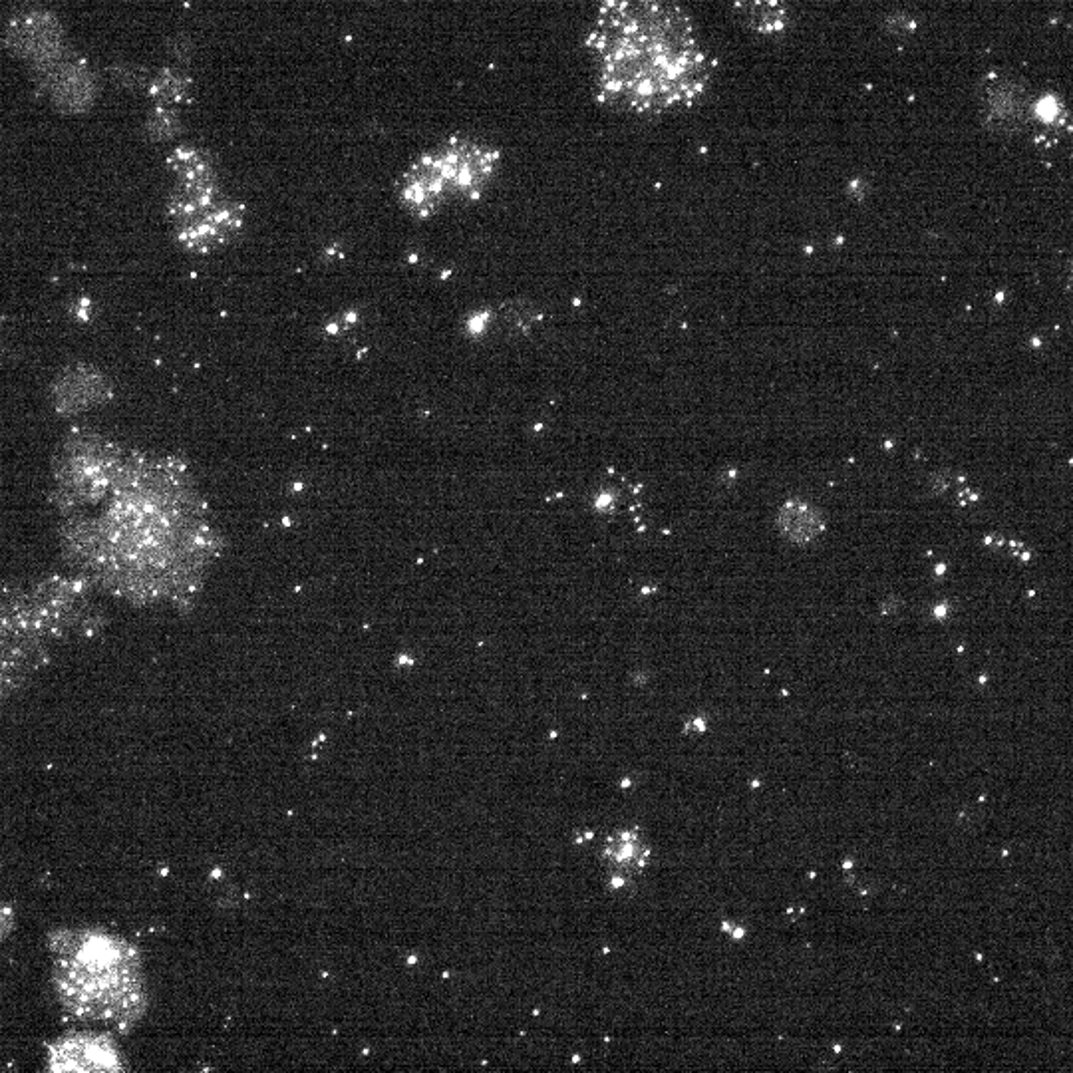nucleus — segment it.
<instances>
[{
  "mask_svg": "<svg viewBox=\"0 0 1073 1073\" xmlns=\"http://www.w3.org/2000/svg\"><path fill=\"white\" fill-rule=\"evenodd\" d=\"M785 913H787L789 917H793V915H795V905H789V907L785 909Z\"/></svg>",
  "mask_w": 1073,
  "mask_h": 1073,
  "instance_id": "nucleus-32",
  "label": "nucleus"
},
{
  "mask_svg": "<svg viewBox=\"0 0 1073 1073\" xmlns=\"http://www.w3.org/2000/svg\"><path fill=\"white\" fill-rule=\"evenodd\" d=\"M855 865H857V861H855L853 857H845V859L841 861V871L849 873V871H853V869H855Z\"/></svg>",
  "mask_w": 1073,
  "mask_h": 1073,
  "instance_id": "nucleus-23",
  "label": "nucleus"
},
{
  "mask_svg": "<svg viewBox=\"0 0 1073 1073\" xmlns=\"http://www.w3.org/2000/svg\"><path fill=\"white\" fill-rule=\"evenodd\" d=\"M38 74H42L44 86H48V92L58 108L66 112H80L86 108V102H90V82L86 70L72 62H66L64 56H60L56 62H52Z\"/></svg>",
  "mask_w": 1073,
  "mask_h": 1073,
  "instance_id": "nucleus-9",
  "label": "nucleus"
},
{
  "mask_svg": "<svg viewBox=\"0 0 1073 1073\" xmlns=\"http://www.w3.org/2000/svg\"><path fill=\"white\" fill-rule=\"evenodd\" d=\"M982 118L984 124L1002 134L1022 132L1030 124L1032 100L1026 86L1014 80H986L982 86Z\"/></svg>",
  "mask_w": 1073,
  "mask_h": 1073,
  "instance_id": "nucleus-8",
  "label": "nucleus"
},
{
  "mask_svg": "<svg viewBox=\"0 0 1073 1073\" xmlns=\"http://www.w3.org/2000/svg\"><path fill=\"white\" fill-rule=\"evenodd\" d=\"M734 12L748 30L762 36L781 34L789 22L785 0H736Z\"/></svg>",
  "mask_w": 1073,
  "mask_h": 1073,
  "instance_id": "nucleus-11",
  "label": "nucleus"
},
{
  "mask_svg": "<svg viewBox=\"0 0 1073 1073\" xmlns=\"http://www.w3.org/2000/svg\"><path fill=\"white\" fill-rule=\"evenodd\" d=\"M807 879H809V881H815V879H817V873H815V871H809V873H807Z\"/></svg>",
  "mask_w": 1073,
  "mask_h": 1073,
  "instance_id": "nucleus-35",
  "label": "nucleus"
},
{
  "mask_svg": "<svg viewBox=\"0 0 1073 1073\" xmlns=\"http://www.w3.org/2000/svg\"><path fill=\"white\" fill-rule=\"evenodd\" d=\"M1000 855H1002V859H1008V857H1010V851H1008V849H1002Z\"/></svg>",
  "mask_w": 1073,
  "mask_h": 1073,
  "instance_id": "nucleus-37",
  "label": "nucleus"
},
{
  "mask_svg": "<svg viewBox=\"0 0 1073 1073\" xmlns=\"http://www.w3.org/2000/svg\"><path fill=\"white\" fill-rule=\"evenodd\" d=\"M734 924H736L734 920L722 919V922H720V930H722L724 934H730V930L734 928Z\"/></svg>",
  "mask_w": 1073,
  "mask_h": 1073,
  "instance_id": "nucleus-25",
  "label": "nucleus"
},
{
  "mask_svg": "<svg viewBox=\"0 0 1073 1073\" xmlns=\"http://www.w3.org/2000/svg\"><path fill=\"white\" fill-rule=\"evenodd\" d=\"M531 1014H533V1018H539V1016H541V1010H539V1008H535V1010H533Z\"/></svg>",
  "mask_w": 1073,
  "mask_h": 1073,
  "instance_id": "nucleus-41",
  "label": "nucleus"
},
{
  "mask_svg": "<svg viewBox=\"0 0 1073 1073\" xmlns=\"http://www.w3.org/2000/svg\"><path fill=\"white\" fill-rule=\"evenodd\" d=\"M893 1028H895V1032H897V1034H899V1032H901V1030H903V1024H901V1022H897V1024H895V1026H893Z\"/></svg>",
  "mask_w": 1073,
  "mask_h": 1073,
  "instance_id": "nucleus-38",
  "label": "nucleus"
},
{
  "mask_svg": "<svg viewBox=\"0 0 1073 1073\" xmlns=\"http://www.w3.org/2000/svg\"><path fill=\"white\" fill-rule=\"evenodd\" d=\"M857 895H859V897H867V895H869V887H861V889H857Z\"/></svg>",
  "mask_w": 1073,
  "mask_h": 1073,
  "instance_id": "nucleus-30",
  "label": "nucleus"
},
{
  "mask_svg": "<svg viewBox=\"0 0 1073 1073\" xmlns=\"http://www.w3.org/2000/svg\"><path fill=\"white\" fill-rule=\"evenodd\" d=\"M64 517L74 575L138 607L185 609L221 555V535L187 465L126 450L106 489Z\"/></svg>",
  "mask_w": 1073,
  "mask_h": 1073,
  "instance_id": "nucleus-1",
  "label": "nucleus"
},
{
  "mask_svg": "<svg viewBox=\"0 0 1073 1073\" xmlns=\"http://www.w3.org/2000/svg\"><path fill=\"white\" fill-rule=\"evenodd\" d=\"M503 152L481 138L452 134L424 150L396 181L398 205L416 221L481 201L495 185Z\"/></svg>",
  "mask_w": 1073,
  "mask_h": 1073,
  "instance_id": "nucleus-5",
  "label": "nucleus"
},
{
  "mask_svg": "<svg viewBox=\"0 0 1073 1073\" xmlns=\"http://www.w3.org/2000/svg\"><path fill=\"white\" fill-rule=\"evenodd\" d=\"M607 889L611 893H622V891H632L634 889V881H632V873L628 871H620V869H613L607 877Z\"/></svg>",
  "mask_w": 1073,
  "mask_h": 1073,
  "instance_id": "nucleus-14",
  "label": "nucleus"
},
{
  "mask_svg": "<svg viewBox=\"0 0 1073 1073\" xmlns=\"http://www.w3.org/2000/svg\"><path fill=\"white\" fill-rule=\"evenodd\" d=\"M585 48L597 102L624 116L686 112L714 80L716 64L680 0H603Z\"/></svg>",
  "mask_w": 1073,
  "mask_h": 1073,
  "instance_id": "nucleus-2",
  "label": "nucleus"
},
{
  "mask_svg": "<svg viewBox=\"0 0 1073 1073\" xmlns=\"http://www.w3.org/2000/svg\"><path fill=\"white\" fill-rule=\"evenodd\" d=\"M634 785H636V779L630 777V775H624V777L618 779V789H620V791H628V789H632Z\"/></svg>",
  "mask_w": 1073,
  "mask_h": 1073,
  "instance_id": "nucleus-21",
  "label": "nucleus"
},
{
  "mask_svg": "<svg viewBox=\"0 0 1073 1073\" xmlns=\"http://www.w3.org/2000/svg\"><path fill=\"white\" fill-rule=\"evenodd\" d=\"M116 1044L100 1034H72L54 1042L48 1052L52 1072H118L124 1070Z\"/></svg>",
  "mask_w": 1073,
  "mask_h": 1073,
  "instance_id": "nucleus-7",
  "label": "nucleus"
},
{
  "mask_svg": "<svg viewBox=\"0 0 1073 1073\" xmlns=\"http://www.w3.org/2000/svg\"><path fill=\"white\" fill-rule=\"evenodd\" d=\"M450 976H452V972H450V970H444V972H442V980H448Z\"/></svg>",
  "mask_w": 1073,
  "mask_h": 1073,
  "instance_id": "nucleus-36",
  "label": "nucleus"
},
{
  "mask_svg": "<svg viewBox=\"0 0 1073 1073\" xmlns=\"http://www.w3.org/2000/svg\"><path fill=\"white\" fill-rule=\"evenodd\" d=\"M944 571H946V565H944V563H940V565L934 567V573H936V575H944Z\"/></svg>",
  "mask_w": 1073,
  "mask_h": 1073,
  "instance_id": "nucleus-28",
  "label": "nucleus"
},
{
  "mask_svg": "<svg viewBox=\"0 0 1073 1073\" xmlns=\"http://www.w3.org/2000/svg\"><path fill=\"white\" fill-rule=\"evenodd\" d=\"M708 728H710V718H708L706 714H700V716L692 718L690 722H686L684 728H682V732H684V734H698V736H704V734L708 732Z\"/></svg>",
  "mask_w": 1073,
  "mask_h": 1073,
  "instance_id": "nucleus-15",
  "label": "nucleus"
},
{
  "mask_svg": "<svg viewBox=\"0 0 1073 1073\" xmlns=\"http://www.w3.org/2000/svg\"><path fill=\"white\" fill-rule=\"evenodd\" d=\"M728 936H730L732 942H742V940H746V936H748V926L742 924V922H736Z\"/></svg>",
  "mask_w": 1073,
  "mask_h": 1073,
  "instance_id": "nucleus-19",
  "label": "nucleus"
},
{
  "mask_svg": "<svg viewBox=\"0 0 1073 1073\" xmlns=\"http://www.w3.org/2000/svg\"><path fill=\"white\" fill-rule=\"evenodd\" d=\"M420 960H422V956H420L418 952H410V954L406 956V966H408V968H414V966L420 964Z\"/></svg>",
  "mask_w": 1073,
  "mask_h": 1073,
  "instance_id": "nucleus-22",
  "label": "nucleus"
},
{
  "mask_svg": "<svg viewBox=\"0 0 1073 1073\" xmlns=\"http://www.w3.org/2000/svg\"><path fill=\"white\" fill-rule=\"evenodd\" d=\"M583 1062V1056L581 1054H573L571 1056V1066H579Z\"/></svg>",
  "mask_w": 1073,
  "mask_h": 1073,
  "instance_id": "nucleus-27",
  "label": "nucleus"
},
{
  "mask_svg": "<svg viewBox=\"0 0 1073 1073\" xmlns=\"http://www.w3.org/2000/svg\"><path fill=\"white\" fill-rule=\"evenodd\" d=\"M825 527L827 523L823 519V513L809 501L789 499L777 511L779 533L795 545H807L815 541L825 531Z\"/></svg>",
  "mask_w": 1073,
  "mask_h": 1073,
  "instance_id": "nucleus-10",
  "label": "nucleus"
},
{
  "mask_svg": "<svg viewBox=\"0 0 1073 1073\" xmlns=\"http://www.w3.org/2000/svg\"><path fill=\"white\" fill-rule=\"evenodd\" d=\"M986 797H988L986 793H980V795H978V801H980V803H984V801H986Z\"/></svg>",
  "mask_w": 1073,
  "mask_h": 1073,
  "instance_id": "nucleus-39",
  "label": "nucleus"
},
{
  "mask_svg": "<svg viewBox=\"0 0 1073 1073\" xmlns=\"http://www.w3.org/2000/svg\"><path fill=\"white\" fill-rule=\"evenodd\" d=\"M952 481H954L952 473H948V471H936V473L930 475V489H932L934 493H944L946 489H950Z\"/></svg>",
  "mask_w": 1073,
  "mask_h": 1073,
  "instance_id": "nucleus-16",
  "label": "nucleus"
},
{
  "mask_svg": "<svg viewBox=\"0 0 1073 1073\" xmlns=\"http://www.w3.org/2000/svg\"><path fill=\"white\" fill-rule=\"evenodd\" d=\"M650 861H652V845H646V843H644L640 855L636 857V861H634V865H632V873H634V875H642V873L648 869Z\"/></svg>",
  "mask_w": 1073,
  "mask_h": 1073,
  "instance_id": "nucleus-17",
  "label": "nucleus"
},
{
  "mask_svg": "<svg viewBox=\"0 0 1073 1073\" xmlns=\"http://www.w3.org/2000/svg\"><path fill=\"white\" fill-rule=\"evenodd\" d=\"M611 952H613L611 946H603V948H601V954H603V956H607V954H611Z\"/></svg>",
  "mask_w": 1073,
  "mask_h": 1073,
  "instance_id": "nucleus-33",
  "label": "nucleus"
},
{
  "mask_svg": "<svg viewBox=\"0 0 1073 1073\" xmlns=\"http://www.w3.org/2000/svg\"><path fill=\"white\" fill-rule=\"evenodd\" d=\"M642 847H644L642 839H638V841H618V839H614L613 835H609L607 841H605V847L601 851V859L607 861L613 869L632 873V865H634L636 857L640 855Z\"/></svg>",
  "mask_w": 1073,
  "mask_h": 1073,
  "instance_id": "nucleus-13",
  "label": "nucleus"
},
{
  "mask_svg": "<svg viewBox=\"0 0 1073 1073\" xmlns=\"http://www.w3.org/2000/svg\"><path fill=\"white\" fill-rule=\"evenodd\" d=\"M762 787H764V779H762V777H754V779H750V789H752V791L762 789Z\"/></svg>",
  "mask_w": 1073,
  "mask_h": 1073,
  "instance_id": "nucleus-26",
  "label": "nucleus"
},
{
  "mask_svg": "<svg viewBox=\"0 0 1073 1073\" xmlns=\"http://www.w3.org/2000/svg\"><path fill=\"white\" fill-rule=\"evenodd\" d=\"M1030 124H1036L1046 134H1058L1068 124V110L1064 100L1058 94H1042L1040 98L1032 100L1030 110Z\"/></svg>",
  "mask_w": 1073,
  "mask_h": 1073,
  "instance_id": "nucleus-12",
  "label": "nucleus"
},
{
  "mask_svg": "<svg viewBox=\"0 0 1073 1073\" xmlns=\"http://www.w3.org/2000/svg\"><path fill=\"white\" fill-rule=\"evenodd\" d=\"M992 982H994V984H1000V982H1002V978H998V976H994V978H992Z\"/></svg>",
  "mask_w": 1073,
  "mask_h": 1073,
  "instance_id": "nucleus-43",
  "label": "nucleus"
},
{
  "mask_svg": "<svg viewBox=\"0 0 1073 1073\" xmlns=\"http://www.w3.org/2000/svg\"><path fill=\"white\" fill-rule=\"evenodd\" d=\"M831 1050H833L835 1054H843V1050H845V1048H843V1044H833V1046H831Z\"/></svg>",
  "mask_w": 1073,
  "mask_h": 1073,
  "instance_id": "nucleus-29",
  "label": "nucleus"
},
{
  "mask_svg": "<svg viewBox=\"0 0 1073 1073\" xmlns=\"http://www.w3.org/2000/svg\"><path fill=\"white\" fill-rule=\"evenodd\" d=\"M974 958H976V962H984V954H982V952H974Z\"/></svg>",
  "mask_w": 1073,
  "mask_h": 1073,
  "instance_id": "nucleus-34",
  "label": "nucleus"
},
{
  "mask_svg": "<svg viewBox=\"0 0 1073 1073\" xmlns=\"http://www.w3.org/2000/svg\"><path fill=\"white\" fill-rule=\"evenodd\" d=\"M579 831H581V835H583V839H585V845H587V843H593L595 837H597V831H595V829H579Z\"/></svg>",
  "mask_w": 1073,
  "mask_h": 1073,
  "instance_id": "nucleus-24",
  "label": "nucleus"
},
{
  "mask_svg": "<svg viewBox=\"0 0 1073 1073\" xmlns=\"http://www.w3.org/2000/svg\"><path fill=\"white\" fill-rule=\"evenodd\" d=\"M964 817H966V811H964V809H962V811H958V821H962Z\"/></svg>",
  "mask_w": 1073,
  "mask_h": 1073,
  "instance_id": "nucleus-40",
  "label": "nucleus"
},
{
  "mask_svg": "<svg viewBox=\"0 0 1073 1073\" xmlns=\"http://www.w3.org/2000/svg\"><path fill=\"white\" fill-rule=\"evenodd\" d=\"M56 986L64 1004L86 1020L122 1024L144 1008L138 952L100 932L70 934L60 946Z\"/></svg>",
  "mask_w": 1073,
  "mask_h": 1073,
  "instance_id": "nucleus-3",
  "label": "nucleus"
},
{
  "mask_svg": "<svg viewBox=\"0 0 1073 1073\" xmlns=\"http://www.w3.org/2000/svg\"><path fill=\"white\" fill-rule=\"evenodd\" d=\"M964 650H966V646H964V644H960V646H958V648H956V652H958V654H962V652H964Z\"/></svg>",
  "mask_w": 1073,
  "mask_h": 1073,
  "instance_id": "nucleus-42",
  "label": "nucleus"
},
{
  "mask_svg": "<svg viewBox=\"0 0 1073 1073\" xmlns=\"http://www.w3.org/2000/svg\"><path fill=\"white\" fill-rule=\"evenodd\" d=\"M96 589L78 575L0 591V694L22 676L50 640L94 618Z\"/></svg>",
  "mask_w": 1073,
  "mask_h": 1073,
  "instance_id": "nucleus-4",
  "label": "nucleus"
},
{
  "mask_svg": "<svg viewBox=\"0 0 1073 1073\" xmlns=\"http://www.w3.org/2000/svg\"><path fill=\"white\" fill-rule=\"evenodd\" d=\"M4 46L40 72L64 56L62 26L50 10L24 8L6 22Z\"/></svg>",
  "mask_w": 1073,
  "mask_h": 1073,
  "instance_id": "nucleus-6",
  "label": "nucleus"
},
{
  "mask_svg": "<svg viewBox=\"0 0 1073 1073\" xmlns=\"http://www.w3.org/2000/svg\"><path fill=\"white\" fill-rule=\"evenodd\" d=\"M986 682H988V674H980V678H978V684H980V686H984Z\"/></svg>",
  "mask_w": 1073,
  "mask_h": 1073,
  "instance_id": "nucleus-31",
  "label": "nucleus"
},
{
  "mask_svg": "<svg viewBox=\"0 0 1073 1073\" xmlns=\"http://www.w3.org/2000/svg\"><path fill=\"white\" fill-rule=\"evenodd\" d=\"M901 607H903V601H899V599H887V601L883 603V607H881V614H883V616L895 614Z\"/></svg>",
  "mask_w": 1073,
  "mask_h": 1073,
  "instance_id": "nucleus-20",
  "label": "nucleus"
},
{
  "mask_svg": "<svg viewBox=\"0 0 1073 1073\" xmlns=\"http://www.w3.org/2000/svg\"><path fill=\"white\" fill-rule=\"evenodd\" d=\"M952 611H954V605H952L950 601H942V603H938V605L932 607V616H934L936 620H946V618L952 614Z\"/></svg>",
  "mask_w": 1073,
  "mask_h": 1073,
  "instance_id": "nucleus-18",
  "label": "nucleus"
}]
</instances>
